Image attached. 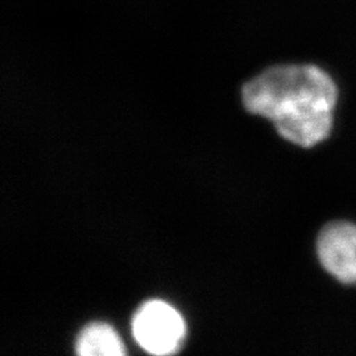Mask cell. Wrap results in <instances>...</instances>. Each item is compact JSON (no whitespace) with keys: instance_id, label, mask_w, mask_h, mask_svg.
<instances>
[{"instance_id":"3","label":"cell","mask_w":356,"mask_h":356,"mask_svg":"<svg viewBox=\"0 0 356 356\" xmlns=\"http://www.w3.org/2000/svg\"><path fill=\"white\" fill-rule=\"evenodd\" d=\"M319 263L335 280L356 285V225L331 222L317 239Z\"/></svg>"},{"instance_id":"2","label":"cell","mask_w":356,"mask_h":356,"mask_svg":"<svg viewBox=\"0 0 356 356\" xmlns=\"http://www.w3.org/2000/svg\"><path fill=\"white\" fill-rule=\"evenodd\" d=\"M132 334L143 350L153 355L177 353L185 338V322L175 307L151 300L132 318Z\"/></svg>"},{"instance_id":"4","label":"cell","mask_w":356,"mask_h":356,"mask_svg":"<svg viewBox=\"0 0 356 356\" xmlns=\"http://www.w3.org/2000/svg\"><path fill=\"white\" fill-rule=\"evenodd\" d=\"M76 353L81 356H122L126 354V348L111 326L97 322L78 334Z\"/></svg>"},{"instance_id":"1","label":"cell","mask_w":356,"mask_h":356,"mask_svg":"<svg viewBox=\"0 0 356 356\" xmlns=\"http://www.w3.org/2000/svg\"><path fill=\"white\" fill-rule=\"evenodd\" d=\"M242 98L248 113L267 118L285 140L312 148L331 135L338 89L316 65H277L248 81Z\"/></svg>"}]
</instances>
